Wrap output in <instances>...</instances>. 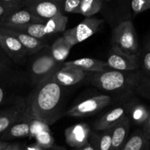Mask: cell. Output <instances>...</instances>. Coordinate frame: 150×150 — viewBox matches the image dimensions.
I'll return each mask as SVG.
<instances>
[{
    "label": "cell",
    "instance_id": "836d02e7",
    "mask_svg": "<svg viewBox=\"0 0 150 150\" xmlns=\"http://www.w3.org/2000/svg\"><path fill=\"white\" fill-rule=\"evenodd\" d=\"M27 0H0V2L12 5V6L18 7V8H24L25 2Z\"/></svg>",
    "mask_w": 150,
    "mask_h": 150
},
{
    "label": "cell",
    "instance_id": "ba28073f",
    "mask_svg": "<svg viewBox=\"0 0 150 150\" xmlns=\"http://www.w3.org/2000/svg\"><path fill=\"white\" fill-rule=\"evenodd\" d=\"M107 63L110 69L122 71H134L140 69L139 54H127L111 47L108 52Z\"/></svg>",
    "mask_w": 150,
    "mask_h": 150
},
{
    "label": "cell",
    "instance_id": "5bb4252c",
    "mask_svg": "<svg viewBox=\"0 0 150 150\" xmlns=\"http://www.w3.org/2000/svg\"><path fill=\"white\" fill-rule=\"evenodd\" d=\"M44 21H45L44 20L36 17L28 9L23 8L10 14L0 24V26L7 28H13L24 24H32V23H43Z\"/></svg>",
    "mask_w": 150,
    "mask_h": 150
},
{
    "label": "cell",
    "instance_id": "277c9868",
    "mask_svg": "<svg viewBox=\"0 0 150 150\" xmlns=\"http://www.w3.org/2000/svg\"><path fill=\"white\" fill-rule=\"evenodd\" d=\"M111 47L127 54H139L138 35L132 20L122 21L113 29L111 36Z\"/></svg>",
    "mask_w": 150,
    "mask_h": 150
},
{
    "label": "cell",
    "instance_id": "60d3db41",
    "mask_svg": "<svg viewBox=\"0 0 150 150\" xmlns=\"http://www.w3.org/2000/svg\"><path fill=\"white\" fill-rule=\"evenodd\" d=\"M48 150H66V149L65 148H63V147L57 146H53L52 148L50 149H48Z\"/></svg>",
    "mask_w": 150,
    "mask_h": 150
},
{
    "label": "cell",
    "instance_id": "d4e9b609",
    "mask_svg": "<svg viewBox=\"0 0 150 150\" xmlns=\"http://www.w3.org/2000/svg\"><path fill=\"white\" fill-rule=\"evenodd\" d=\"M44 22L32 23V24H24V25L18 26V27H13V28L9 29L23 32V33H27V34L33 36V37L36 38L38 39L45 41L48 36L47 35L45 31H44Z\"/></svg>",
    "mask_w": 150,
    "mask_h": 150
},
{
    "label": "cell",
    "instance_id": "3957f363",
    "mask_svg": "<svg viewBox=\"0 0 150 150\" xmlns=\"http://www.w3.org/2000/svg\"><path fill=\"white\" fill-rule=\"evenodd\" d=\"M33 55H34V57L32 58L30 62L29 75L34 86L54 74L56 71L63 65V63H59L53 58L49 45Z\"/></svg>",
    "mask_w": 150,
    "mask_h": 150
},
{
    "label": "cell",
    "instance_id": "4316f807",
    "mask_svg": "<svg viewBox=\"0 0 150 150\" xmlns=\"http://www.w3.org/2000/svg\"><path fill=\"white\" fill-rule=\"evenodd\" d=\"M103 2L102 0H81L80 4V14L83 16L93 17L102 8Z\"/></svg>",
    "mask_w": 150,
    "mask_h": 150
},
{
    "label": "cell",
    "instance_id": "e0dca14e",
    "mask_svg": "<svg viewBox=\"0 0 150 150\" xmlns=\"http://www.w3.org/2000/svg\"><path fill=\"white\" fill-rule=\"evenodd\" d=\"M63 65L76 67L87 73L101 72L110 69L107 62L91 57H83L77 60L64 62Z\"/></svg>",
    "mask_w": 150,
    "mask_h": 150
},
{
    "label": "cell",
    "instance_id": "44dd1931",
    "mask_svg": "<svg viewBox=\"0 0 150 150\" xmlns=\"http://www.w3.org/2000/svg\"><path fill=\"white\" fill-rule=\"evenodd\" d=\"M149 148L150 141L144 136L141 129H138L129 135L120 150H149Z\"/></svg>",
    "mask_w": 150,
    "mask_h": 150
},
{
    "label": "cell",
    "instance_id": "4dcf8cb0",
    "mask_svg": "<svg viewBox=\"0 0 150 150\" xmlns=\"http://www.w3.org/2000/svg\"><path fill=\"white\" fill-rule=\"evenodd\" d=\"M130 8L135 16L150 9V0H131Z\"/></svg>",
    "mask_w": 150,
    "mask_h": 150
},
{
    "label": "cell",
    "instance_id": "83f0119b",
    "mask_svg": "<svg viewBox=\"0 0 150 150\" xmlns=\"http://www.w3.org/2000/svg\"><path fill=\"white\" fill-rule=\"evenodd\" d=\"M36 143L46 149H50L54 146V139L50 129L39 132L35 137Z\"/></svg>",
    "mask_w": 150,
    "mask_h": 150
},
{
    "label": "cell",
    "instance_id": "ee69618b",
    "mask_svg": "<svg viewBox=\"0 0 150 150\" xmlns=\"http://www.w3.org/2000/svg\"><path fill=\"white\" fill-rule=\"evenodd\" d=\"M18 150H22V149H21V148H20L19 149H18Z\"/></svg>",
    "mask_w": 150,
    "mask_h": 150
},
{
    "label": "cell",
    "instance_id": "b9f144b4",
    "mask_svg": "<svg viewBox=\"0 0 150 150\" xmlns=\"http://www.w3.org/2000/svg\"><path fill=\"white\" fill-rule=\"evenodd\" d=\"M0 57H8V55L6 54V53L3 51L1 47H0Z\"/></svg>",
    "mask_w": 150,
    "mask_h": 150
},
{
    "label": "cell",
    "instance_id": "ab89813d",
    "mask_svg": "<svg viewBox=\"0 0 150 150\" xmlns=\"http://www.w3.org/2000/svg\"><path fill=\"white\" fill-rule=\"evenodd\" d=\"M8 143L7 142V141H2V140L0 139V150L2 149H3L5 146L8 145Z\"/></svg>",
    "mask_w": 150,
    "mask_h": 150
},
{
    "label": "cell",
    "instance_id": "ac0fdd59",
    "mask_svg": "<svg viewBox=\"0 0 150 150\" xmlns=\"http://www.w3.org/2000/svg\"><path fill=\"white\" fill-rule=\"evenodd\" d=\"M8 29L13 35H15L18 38V41L24 46L30 57L33 54H35L36 52H38L41 50H42L46 46H47L45 41L38 39L36 38L33 37V36L30 35L27 33H23V32H20L18 31V30H12V29L9 28Z\"/></svg>",
    "mask_w": 150,
    "mask_h": 150
},
{
    "label": "cell",
    "instance_id": "d590c367",
    "mask_svg": "<svg viewBox=\"0 0 150 150\" xmlns=\"http://www.w3.org/2000/svg\"><path fill=\"white\" fill-rule=\"evenodd\" d=\"M20 148H21V146L18 144H9L8 143V145L5 146L1 150H18Z\"/></svg>",
    "mask_w": 150,
    "mask_h": 150
},
{
    "label": "cell",
    "instance_id": "ffe728a7",
    "mask_svg": "<svg viewBox=\"0 0 150 150\" xmlns=\"http://www.w3.org/2000/svg\"><path fill=\"white\" fill-rule=\"evenodd\" d=\"M73 46L68 41L63 35L57 38L50 46L51 54L53 58L59 63H64L69 55L71 49Z\"/></svg>",
    "mask_w": 150,
    "mask_h": 150
},
{
    "label": "cell",
    "instance_id": "9c48e42d",
    "mask_svg": "<svg viewBox=\"0 0 150 150\" xmlns=\"http://www.w3.org/2000/svg\"><path fill=\"white\" fill-rule=\"evenodd\" d=\"M63 4L64 0H27L24 8L38 18L47 21L63 13Z\"/></svg>",
    "mask_w": 150,
    "mask_h": 150
},
{
    "label": "cell",
    "instance_id": "d6986e66",
    "mask_svg": "<svg viewBox=\"0 0 150 150\" xmlns=\"http://www.w3.org/2000/svg\"><path fill=\"white\" fill-rule=\"evenodd\" d=\"M127 116L131 122L136 125H144L149 115L150 110L144 105L137 100H132L127 104Z\"/></svg>",
    "mask_w": 150,
    "mask_h": 150
},
{
    "label": "cell",
    "instance_id": "6da1fadb",
    "mask_svg": "<svg viewBox=\"0 0 150 150\" xmlns=\"http://www.w3.org/2000/svg\"><path fill=\"white\" fill-rule=\"evenodd\" d=\"M64 88L53 74L35 86L26 100L27 110L35 118L52 125L63 116Z\"/></svg>",
    "mask_w": 150,
    "mask_h": 150
},
{
    "label": "cell",
    "instance_id": "9a60e30c",
    "mask_svg": "<svg viewBox=\"0 0 150 150\" xmlns=\"http://www.w3.org/2000/svg\"><path fill=\"white\" fill-rule=\"evenodd\" d=\"M127 116V105L125 106H119L111 110L104 114L100 119L96 121L93 125L95 130L102 131L112 128L115 125L120 122L125 116Z\"/></svg>",
    "mask_w": 150,
    "mask_h": 150
},
{
    "label": "cell",
    "instance_id": "603a6c76",
    "mask_svg": "<svg viewBox=\"0 0 150 150\" xmlns=\"http://www.w3.org/2000/svg\"><path fill=\"white\" fill-rule=\"evenodd\" d=\"M112 128L102 130L99 133L91 132L89 142L93 146L94 150H110Z\"/></svg>",
    "mask_w": 150,
    "mask_h": 150
},
{
    "label": "cell",
    "instance_id": "8992f818",
    "mask_svg": "<svg viewBox=\"0 0 150 150\" xmlns=\"http://www.w3.org/2000/svg\"><path fill=\"white\" fill-rule=\"evenodd\" d=\"M0 47L16 64H24L29 56L27 50L15 35L6 27L0 26Z\"/></svg>",
    "mask_w": 150,
    "mask_h": 150
},
{
    "label": "cell",
    "instance_id": "74e56055",
    "mask_svg": "<svg viewBox=\"0 0 150 150\" xmlns=\"http://www.w3.org/2000/svg\"><path fill=\"white\" fill-rule=\"evenodd\" d=\"M26 150H48V149H46L43 148V147H41V146L38 145L37 143H35V144H33V145L27 147V148L26 149Z\"/></svg>",
    "mask_w": 150,
    "mask_h": 150
},
{
    "label": "cell",
    "instance_id": "484cf974",
    "mask_svg": "<svg viewBox=\"0 0 150 150\" xmlns=\"http://www.w3.org/2000/svg\"><path fill=\"white\" fill-rule=\"evenodd\" d=\"M140 71L144 76L150 77V33L146 37L139 52Z\"/></svg>",
    "mask_w": 150,
    "mask_h": 150
},
{
    "label": "cell",
    "instance_id": "cb8c5ba5",
    "mask_svg": "<svg viewBox=\"0 0 150 150\" xmlns=\"http://www.w3.org/2000/svg\"><path fill=\"white\" fill-rule=\"evenodd\" d=\"M13 78L11 76L9 64L0 67V106L8 99V87L13 84Z\"/></svg>",
    "mask_w": 150,
    "mask_h": 150
},
{
    "label": "cell",
    "instance_id": "5b68a950",
    "mask_svg": "<svg viewBox=\"0 0 150 150\" xmlns=\"http://www.w3.org/2000/svg\"><path fill=\"white\" fill-rule=\"evenodd\" d=\"M104 21L96 17H86L77 26L66 30L63 35L72 46L77 45L97 33Z\"/></svg>",
    "mask_w": 150,
    "mask_h": 150
},
{
    "label": "cell",
    "instance_id": "f1b7e54d",
    "mask_svg": "<svg viewBox=\"0 0 150 150\" xmlns=\"http://www.w3.org/2000/svg\"><path fill=\"white\" fill-rule=\"evenodd\" d=\"M135 93L150 102V77L142 74L135 87Z\"/></svg>",
    "mask_w": 150,
    "mask_h": 150
},
{
    "label": "cell",
    "instance_id": "f35d334b",
    "mask_svg": "<svg viewBox=\"0 0 150 150\" xmlns=\"http://www.w3.org/2000/svg\"><path fill=\"white\" fill-rule=\"evenodd\" d=\"M9 57H0V67L6 64H9Z\"/></svg>",
    "mask_w": 150,
    "mask_h": 150
},
{
    "label": "cell",
    "instance_id": "8fae6325",
    "mask_svg": "<svg viewBox=\"0 0 150 150\" xmlns=\"http://www.w3.org/2000/svg\"><path fill=\"white\" fill-rule=\"evenodd\" d=\"M91 128L86 123H78L66 128L64 132L67 144L74 148H79L89 142Z\"/></svg>",
    "mask_w": 150,
    "mask_h": 150
},
{
    "label": "cell",
    "instance_id": "8d00e7d4",
    "mask_svg": "<svg viewBox=\"0 0 150 150\" xmlns=\"http://www.w3.org/2000/svg\"><path fill=\"white\" fill-rule=\"evenodd\" d=\"M75 150H94V149H93V146L91 145V144L90 142H88L87 144H85L83 146L76 148Z\"/></svg>",
    "mask_w": 150,
    "mask_h": 150
},
{
    "label": "cell",
    "instance_id": "4fadbf2b",
    "mask_svg": "<svg viewBox=\"0 0 150 150\" xmlns=\"http://www.w3.org/2000/svg\"><path fill=\"white\" fill-rule=\"evenodd\" d=\"M33 116L26 109L23 116L1 135V140L11 141L30 135V123Z\"/></svg>",
    "mask_w": 150,
    "mask_h": 150
},
{
    "label": "cell",
    "instance_id": "30bf717a",
    "mask_svg": "<svg viewBox=\"0 0 150 150\" xmlns=\"http://www.w3.org/2000/svg\"><path fill=\"white\" fill-rule=\"evenodd\" d=\"M26 108L25 99L18 97L8 107L0 110V135L8 130L23 116Z\"/></svg>",
    "mask_w": 150,
    "mask_h": 150
},
{
    "label": "cell",
    "instance_id": "52a82bcc",
    "mask_svg": "<svg viewBox=\"0 0 150 150\" xmlns=\"http://www.w3.org/2000/svg\"><path fill=\"white\" fill-rule=\"evenodd\" d=\"M112 102L111 95L102 94L92 96L71 108L67 110L66 115L70 117H88L108 107Z\"/></svg>",
    "mask_w": 150,
    "mask_h": 150
},
{
    "label": "cell",
    "instance_id": "7a4b0ae2",
    "mask_svg": "<svg viewBox=\"0 0 150 150\" xmlns=\"http://www.w3.org/2000/svg\"><path fill=\"white\" fill-rule=\"evenodd\" d=\"M142 76L139 70L134 71L108 69L101 72H93L89 74V81L97 88L127 99L135 93V87Z\"/></svg>",
    "mask_w": 150,
    "mask_h": 150
},
{
    "label": "cell",
    "instance_id": "7bdbcfd3",
    "mask_svg": "<svg viewBox=\"0 0 150 150\" xmlns=\"http://www.w3.org/2000/svg\"><path fill=\"white\" fill-rule=\"evenodd\" d=\"M102 2H111V1H112V0H102Z\"/></svg>",
    "mask_w": 150,
    "mask_h": 150
},
{
    "label": "cell",
    "instance_id": "e575fe53",
    "mask_svg": "<svg viewBox=\"0 0 150 150\" xmlns=\"http://www.w3.org/2000/svg\"><path fill=\"white\" fill-rule=\"evenodd\" d=\"M141 130H142V132L144 136L150 141V112L146 122L142 125Z\"/></svg>",
    "mask_w": 150,
    "mask_h": 150
},
{
    "label": "cell",
    "instance_id": "2e32d148",
    "mask_svg": "<svg viewBox=\"0 0 150 150\" xmlns=\"http://www.w3.org/2000/svg\"><path fill=\"white\" fill-rule=\"evenodd\" d=\"M130 127L131 121L128 116H125V119L113 127L110 150H120L122 148L129 138Z\"/></svg>",
    "mask_w": 150,
    "mask_h": 150
},
{
    "label": "cell",
    "instance_id": "f546056e",
    "mask_svg": "<svg viewBox=\"0 0 150 150\" xmlns=\"http://www.w3.org/2000/svg\"><path fill=\"white\" fill-rule=\"evenodd\" d=\"M50 129V125L46 124L43 121L37 119V118L33 117L30 123V138H34L36 135L42 132V131L46 130V129Z\"/></svg>",
    "mask_w": 150,
    "mask_h": 150
},
{
    "label": "cell",
    "instance_id": "7c38bea8",
    "mask_svg": "<svg viewBox=\"0 0 150 150\" xmlns=\"http://www.w3.org/2000/svg\"><path fill=\"white\" fill-rule=\"evenodd\" d=\"M87 75V72L83 71L77 68L63 65L53 74V77L60 86L68 87L81 83Z\"/></svg>",
    "mask_w": 150,
    "mask_h": 150
},
{
    "label": "cell",
    "instance_id": "1f68e13d",
    "mask_svg": "<svg viewBox=\"0 0 150 150\" xmlns=\"http://www.w3.org/2000/svg\"><path fill=\"white\" fill-rule=\"evenodd\" d=\"M81 0H64L63 13L80 14Z\"/></svg>",
    "mask_w": 150,
    "mask_h": 150
},
{
    "label": "cell",
    "instance_id": "7402d4cb",
    "mask_svg": "<svg viewBox=\"0 0 150 150\" xmlns=\"http://www.w3.org/2000/svg\"><path fill=\"white\" fill-rule=\"evenodd\" d=\"M68 20V17L66 16L63 13H59L52 18L45 21L44 31L47 35L50 36L64 33L66 31Z\"/></svg>",
    "mask_w": 150,
    "mask_h": 150
},
{
    "label": "cell",
    "instance_id": "d6a6232c",
    "mask_svg": "<svg viewBox=\"0 0 150 150\" xmlns=\"http://www.w3.org/2000/svg\"><path fill=\"white\" fill-rule=\"evenodd\" d=\"M21 9V8L12 5H7V4L0 2V24L11 13L14 11Z\"/></svg>",
    "mask_w": 150,
    "mask_h": 150
}]
</instances>
